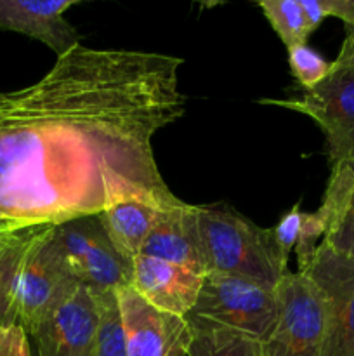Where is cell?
<instances>
[{"instance_id":"4fadbf2b","label":"cell","mask_w":354,"mask_h":356,"mask_svg":"<svg viewBox=\"0 0 354 356\" xmlns=\"http://www.w3.org/2000/svg\"><path fill=\"white\" fill-rule=\"evenodd\" d=\"M141 254L205 277L207 263L198 228L196 205L183 204L176 209L160 211Z\"/></svg>"},{"instance_id":"9c48e42d","label":"cell","mask_w":354,"mask_h":356,"mask_svg":"<svg viewBox=\"0 0 354 356\" xmlns=\"http://www.w3.org/2000/svg\"><path fill=\"white\" fill-rule=\"evenodd\" d=\"M97 302L87 285L76 284L30 334L38 356H94Z\"/></svg>"},{"instance_id":"6da1fadb","label":"cell","mask_w":354,"mask_h":356,"mask_svg":"<svg viewBox=\"0 0 354 356\" xmlns=\"http://www.w3.org/2000/svg\"><path fill=\"white\" fill-rule=\"evenodd\" d=\"M183 58L82 44L38 82L0 92V228L56 226L137 198L183 205L153 138L186 111Z\"/></svg>"},{"instance_id":"2e32d148","label":"cell","mask_w":354,"mask_h":356,"mask_svg":"<svg viewBox=\"0 0 354 356\" xmlns=\"http://www.w3.org/2000/svg\"><path fill=\"white\" fill-rule=\"evenodd\" d=\"M191 341L187 356H264L262 341L210 320L187 316Z\"/></svg>"},{"instance_id":"e0dca14e","label":"cell","mask_w":354,"mask_h":356,"mask_svg":"<svg viewBox=\"0 0 354 356\" xmlns=\"http://www.w3.org/2000/svg\"><path fill=\"white\" fill-rule=\"evenodd\" d=\"M38 226L33 228H0V329L16 323L14 320V289L17 271L28 243Z\"/></svg>"},{"instance_id":"d4e9b609","label":"cell","mask_w":354,"mask_h":356,"mask_svg":"<svg viewBox=\"0 0 354 356\" xmlns=\"http://www.w3.org/2000/svg\"><path fill=\"white\" fill-rule=\"evenodd\" d=\"M337 63H346V65H354V35H346L342 49L335 59Z\"/></svg>"},{"instance_id":"8fae6325","label":"cell","mask_w":354,"mask_h":356,"mask_svg":"<svg viewBox=\"0 0 354 356\" xmlns=\"http://www.w3.org/2000/svg\"><path fill=\"white\" fill-rule=\"evenodd\" d=\"M201 275L177 264L139 254L132 261L130 287L156 309L187 318L203 285Z\"/></svg>"},{"instance_id":"ba28073f","label":"cell","mask_w":354,"mask_h":356,"mask_svg":"<svg viewBox=\"0 0 354 356\" xmlns=\"http://www.w3.org/2000/svg\"><path fill=\"white\" fill-rule=\"evenodd\" d=\"M302 275L318 287L325 302L323 356H354V256L319 243Z\"/></svg>"},{"instance_id":"5b68a950","label":"cell","mask_w":354,"mask_h":356,"mask_svg":"<svg viewBox=\"0 0 354 356\" xmlns=\"http://www.w3.org/2000/svg\"><path fill=\"white\" fill-rule=\"evenodd\" d=\"M312 118L326 138L330 165L354 160V65L333 61L332 72L297 97L260 99Z\"/></svg>"},{"instance_id":"ffe728a7","label":"cell","mask_w":354,"mask_h":356,"mask_svg":"<svg viewBox=\"0 0 354 356\" xmlns=\"http://www.w3.org/2000/svg\"><path fill=\"white\" fill-rule=\"evenodd\" d=\"M288 65H290L292 75L304 90L312 89L321 80L326 79L333 68V63L326 61L319 52L309 47L307 44H298L288 47Z\"/></svg>"},{"instance_id":"277c9868","label":"cell","mask_w":354,"mask_h":356,"mask_svg":"<svg viewBox=\"0 0 354 356\" xmlns=\"http://www.w3.org/2000/svg\"><path fill=\"white\" fill-rule=\"evenodd\" d=\"M278 316L262 341L264 356H323L325 302L305 275L288 271L276 287Z\"/></svg>"},{"instance_id":"cb8c5ba5","label":"cell","mask_w":354,"mask_h":356,"mask_svg":"<svg viewBox=\"0 0 354 356\" xmlns=\"http://www.w3.org/2000/svg\"><path fill=\"white\" fill-rule=\"evenodd\" d=\"M301 6L309 24H311L312 31L325 21V17H328L325 0H301Z\"/></svg>"},{"instance_id":"d6986e66","label":"cell","mask_w":354,"mask_h":356,"mask_svg":"<svg viewBox=\"0 0 354 356\" xmlns=\"http://www.w3.org/2000/svg\"><path fill=\"white\" fill-rule=\"evenodd\" d=\"M259 7L287 49L307 42L312 28L302 10L301 0H262Z\"/></svg>"},{"instance_id":"3957f363","label":"cell","mask_w":354,"mask_h":356,"mask_svg":"<svg viewBox=\"0 0 354 356\" xmlns=\"http://www.w3.org/2000/svg\"><path fill=\"white\" fill-rule=\"evenodd\" d=\"M76 284L59 250L54 226H38L23 254L14 289V320L28 337Z\"/></svg>"},{"instance_id":"ac0fdd59","label":"cell","mask_w":354,"mask_h":356,"mask_svg":"<svg viewBox=\"0 0 354 356\" xmlns=\"http://www.w3.org/2000/svg\"><path fill=\"white\" fill-rule=\"evenodd\" d=\"M94 298L99 315L94 356H127V341H125L117 289L94 292Z\"/></svg>"},{"instance_id":"7c38bea8","label":"cell","mask_w":354,"mask_h":356,"mask_svg":"<svg viewBox=\"0 0 354 356\" xmlns=\"http://www.w3.org/2000/svg\"><path fill=\"white\" fill-rule=\"evenodd\" d=\"M78 0H0V30L26 35L62 56L80 45V33L65 17Z\"/></svg>"},{"instance_id":"8992f818","label":"cell","mask_w":354,"mask_h":356,"mask_svg":"<svg viewBox=\"0 0 354 356\" xmlns=\"http://www.w3.org/2000/svg\"><path fill=\"white\" fill-rule=\"evenodd\" d=\"M189 316L210 320L264 341L276 322V291L246 278L208 273Z\"/></svg>"},{"instance_id":"9a60e30c","label":"cell","mask_w":354,"mask_h":356,"mask_svg":"<svg viewBox=\"0 0 354 356\" xmlns=\"http://www.w3.org/2000/svg\"><path fill=\"white\" fill-rule=\"evenodd\" d=\"M160 209L137 198H125L104 209L97 219L103 225L111 245L132 263L141 254Z\"/></svg>"},{"instance_id":"5bb4252c","label":"cell","mask_w":354,"mask_h":356,"mask_svg":"<svg viewBox=\"0 0 354 356\" xmlns=\"http://www.w3.org/2000/svg\"><path fill=\"white\" fill-rule=\"evenodd\" d=\"M316 212L325 226L321 243L344 256H354V160L332 165Z\"/></svg>"},{"instance_id":"30bf717a","label":"cell","mask_w":354,"mask_h":356,"mask_svg":"<svg viewBox=\"0 0 354 356\" xmlns=\"http://www.w3.org/2000/svg\"><path fill=\"white\" fill-rule=\"evenodd\" d=\"M127 356H187L193 334L183 316L146 302L130 285L117 289Z\"/></svg>"},{"instance_id":"7a4b0ae2","label":"cell","mask_w":354,"mask_h":356,"mask_svg":"<svg viewBox=\"0 0 354 356\" xmlns=\"http://www.w3.org/2000/svg\"><path fill=\"white\" fill-rule=\"evenodd\" d=\"M196 219L207 275H233L276 291L288 273V257L273 229L260 228L224 204L196 205Z\"/></svg>"},{"instance_id":"52a82bcc","label":"cell","mask_w":354,"mask_h":356,"mask_svg":"<svg viewBox=\"0 0 354 356\" xmlns=\"http://www.w3.org/2000/svg\"><path fill=\"white\" fill-rule=\"evenodd\" d=\"M54 235L76 282L94 292L130 285L132 263L115 250L97 216L56 225Z\"/></svg>"},{"instance_id":"44dd1931","label":"cell","mask_w":354,"mask_h":356,"mask_svg":"<svg viewBox=\"0 0 354 356\" xmlns=\"http://www.w3.org/2000/svg\"><path fill=\"white\" fill-rule=\"evenodd\" d=\"M301 225H302V211L301 204H295L288 212L281 216L278 225L274 226L273 235L276 240L278 247L285 256H290L292 250H295V245L298 242V235H301Z\"/></svg>"},{"instance_id":"603a6c76","label":"cell","mask_w":354,"mask_h":356,"mask_svg":"<svg viewBox=\"0 0 354 356\" xmlns=\"http://www.w3.org/2000/svg\"><path fill=\"white\" fill-rule=\"evenodd\" d=\"M328 16H335L344 21L347 35H354V0H325Z\"/></svg>"},{"instance_id":"7402d4cb","label":"cell","mask_w":354,"mask_h":356,"mask_svg":"<svg viewBox=\"0 0 354 356\" xmlns=\"http://www.w3.org/2000/svg\"><path fill=\"white\" fill-rule=\"evenodd\" d=\"M0 356H31L28 334L17 323L0 329Z\"/></svg>"}]
</instances>
